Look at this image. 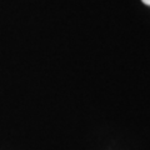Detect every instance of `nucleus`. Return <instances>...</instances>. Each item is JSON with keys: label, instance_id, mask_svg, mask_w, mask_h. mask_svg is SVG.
Wrapping results in <instances>:
<instances>
[{"label": "nucleus", "instance_id": "obj_1", "mask_svg": "<svg viewBox=\"0 0 150 150\" xmlns=\"http://www.w3.org/2000/svg\"><path fill=\"white\" fill-rule=\"evenodd\" d=\"M142 1L145 4V5H149L150 6V0H142Z\"/></svg>", "mask_w": 150, "mask_h": 150}]
</instances>
